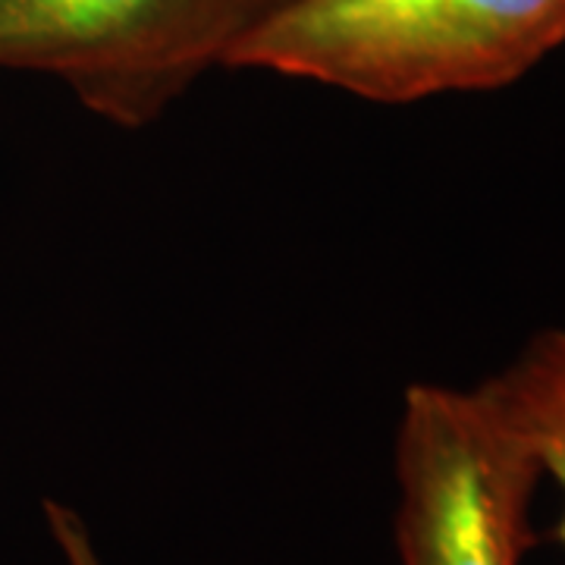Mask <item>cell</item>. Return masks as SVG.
Returning <instances> with one entry per match:
<instances>
[{
  "mask_svg": "<svg viewBox=\"0 0 565 565\" xmlns=\"http://www.w3.org/2000/svg\"><path fill=\"white\" fill-rule=\"evenodd\" d=\"M399 565H522L544 475L484 386L412 384L396 430Z\"/></svg>",
  "mask_w": 565,
  "mask_h": 565,
  "instance_id": "3957f363",
  "label": "cell"
},
{
  "mask_svg": "<svg viewBox=\"0 0 565 565\" xmlns=\"http://www.w3.org/2000/svg\"><path fill=\"white\" fill-rule=\"evenodd\" d=\"M286 3L0 0V70L47 73L102 120L141 129Z\"/></svg>",
  "mask_w": 565,
  "mask_h": 565,
  "instance_id": "7a4b0ae2",
  "label": "cell"
},
{
  "mask_svg": "<svg viewBox=\"0 0 565 565\" xmlns=\"http://www.w3.org/2000/svg\"><path fill=\"white\" fill-rule=\"evenodd\" d=\"M481 386L525 440L541 475L559 487L563 512L550 537L565 550V327L537 330Z\"/></svg>",
  "mask_w": 565,
  "mask_h": 565,
  "instance_id": "277c9868",
  "label": "cell"
},
{
  "mask_svg": "<svg viewBox=\"0 0 565 565\" xmlns=\"http://www.w3.org/2000/svg\"><path fill=\"white\" fill-rule=\"evenodd\" d=\"M565 44V0H289L233 54L374 104L497 92Z\"/></svg>",
  "mask_w": 565,
  "mask_h": 565,
  "instance_id": "6da1fadb",
  "label": "cell"
},
{
  "mask_svg": "<svg viewBox=\"0 0 565 565\" xmlns=\"http://www.w3.org/2000/svg\"><path fill=\"white\" fill-rule=\"evenodd\" d=\"M51 522H54V531L61 537L63 553H66L70 565H102L92 544H88V537H85V531H82L79 519H73L70 512L51 505Z\"/></svg>",
  "mask_w": 565,
  "mask_h": 565,
  "instance_id": "5b68a950",
  "label": "cell"
}]
</instances>
